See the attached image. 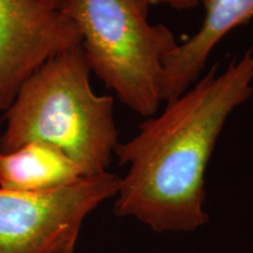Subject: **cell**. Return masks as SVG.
I'll return each mask as SVG.
<instances>
[{
	"label": "cell",
	"instance_id": "3957f363",
	"mask_svg": "<svg viewBox=\"0 0 253 253\" xmlns=\"http://www.w3.org/2000/svg\"><path fill=\"white\" fill-rule=\"evenodd\" d=\"M59 9L79 30L91 73L132 112L154 116L164 62L179 43L173 32L150 23L138 0H62Z\"/></svg>",
	"mask_w": 253,
	"mask_h": 253
},
{
	"label": "cell",
	"instance_id": "ba28073f",
	"mask_svg": "<svg viewBox=\"0 0 253 253\" xmlns=\"http://www.w3.org/2000/svg\"><path fill=\"white\" fill-rule=\"evenodd\" d=\"M138 1L143 2L148 7L154 5H164L176 11H189L198 7L199 5H203L205 0H138Z\"/></svg>",
	"mask_w": 253,
	"mask_h": 253
},
{
	"label": "cell",
	"instance_id": "6da1fadb",
	"mask_svg": "<svg viewBox=\"0 0 253 253\" xmlns=\"http://www.w3.org/2000/svg\"><path fill=\"white\" fill-rule=\"evenodd\" d=\"M253 48L224 71L213 66L184 93L147 118L115 155L120 177L116 216L158 233L194 232L208 223L205 173L230 115L253 95Z\"/></svg>",
	"mask_w": 253,
	"mask_h": 253
},
{
	"label": "cell",
	"instance_id": "5b68a950",
	"mask_svg": "<svg viewBox=\"0 0 253 253\" xmlns=\"http://www.w3.org/2000/svg\"><path fill=\"white\" fill-rule=\"evenodd\" d=\"M80 42L71 19L42 0H0V112L43 63Z\"/></svg>",
	"mask_w": 253,
	"mask_h": 253
},
{
	"label": "cell",
	"instance_id": "9c48e42d",
	"mask_svg": "<svg viewBox=\"0 0 253 253\" xmlns=\"http://www.w3.org/2000/svg\"><path fill=\"white\" fill-rule=\"evenodd\" d=\"M42 1L45 2V4H46L47 6H49V7H52V8H58V9H59L60 4H61L62 0H42Z\"/></svg>",
	"mask_w": 253,
	"mask_h": 253
},
{
	"label": "cell",
	"instance_id": "7a4b0ae2",
	"mask_svg": "<svg viewBox=\"0 0 253 253\" xmlns=\"http://www.w3.org/2000/svg\"><path fill=\"white\" fill-rule=\"evenodd\" d=\"M90 74L80 45L43 63L4 112L0 153L41 141L62 150L84 176L108 171L120 143L114 97L95 93Z\"/></svg>",
	"mask_w": 253,
	"mask_h": 253
},
{
	"label": "cell",
	"instance_id": "52a82bcc",
	"mask_svg": "<svg viewBox=\"0 0 253 253\" xmlns=\"http://www.w3.org/2000/svg\"><path fill=\"white\" fill-rule=\"evenodd\" d=\"M84 177L81 169L55 145L31 141L0 153V188L38 194L73 184Z\"/></svg>",
	"mask_w": 253,
	"mask_h": 253
},
{
	"label": "cell",
	"instance_id": "8992f818",
	"mask_svg": "<svg viewBox=\"0 0 253 253\" xmlns=\"http://www.w3.org/2000/svg\"><path fill=\"white\" fill-rule=\"evenodd\" d=\"M204 19L192 37L178 43L164 62L162 102L189 89L207 68L209 58L227 34L253 19V0H205Z\"/></svg>",
	"mask_w": 253,
	"mask_h": 253
},
{
	"label": "cell",
	"instance_id": "277c9868",
	"mask_svg": "<svg viewBox=\"0 0 253 253\" xmlns=\"http://www.w3.org/2000/svg\"><path fill=\"white\" fill-rule=\"evenodd\" d=\"M119 184L106 171L38 194L0 188V253H75L84 220L115 198Z\"/></svg>",
	"mask_w": 253,
	"mask_h": 253
}]
</instances>
